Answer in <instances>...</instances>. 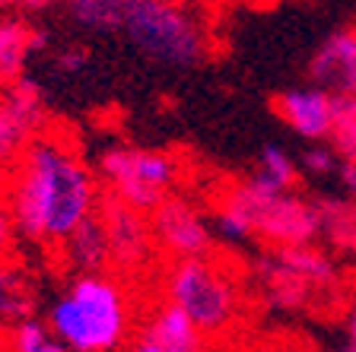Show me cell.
<instances>
[{
	"label": "cell",
	"mask_w": 356,
	"mask_h": 352,
	"mask_svg": "<svg viewBox=\"0 0 356 352\" xmlns=\"http://www.w3.org/2000/svg\"><path fill=\"white\" fill-rule=\"evenodd\" d=\"M16 232L32 242L64 244L99 210V187L86 162L64 140L44 131L3 181Z\"/></svg>",
	"instance_id": "6da1fadb"
},
{
	"label": "cell",
	"mask_w": 356,
	"mask_h": 352,
	"mask_svg": "<svg viewBox=\"0 0 356 352\" xmlns=\"http://www.w3.org/2000/svg\"><path fill=\"white\" fill-rule=\"evenodd\" d=\"M48 330L64 352H115L131 330L127 292L105 273L76 276L48 311Z\"/></svg>",
	"instance_id": "7a4b0ae2"
},
{
	"label": "cell",
	"mask_w": 356,
	"mask_h": 352,
	"mask_svg": "<svg viewBox=\"0 0 356 352\" xmlns=\"http://www.w3.org/2000/svg\"><path fill=\"white\" fill-rule=\"evenodd\" d=\"M124 32L147 58L194 67L210 54V32L188 0H127Z\"/></svg>",
	"instance_id": "3957f363"
},
{
	"label": "cell",
	"mask_w": 356,
	"mask_h": 352,
	"mask_svg": "<svg viewBox=\"0 0 356 352\" xmlns=\"http://www.w3.org/2000/svg\"><path fill=\"white\" fill-rule=\"evenodd\" d=\"M165 301L175 305L204 337L229 330L242 308L236 279L213 257L172 260L165 270Z\"/></svg>",
	"instance_id": "277c9868"
},
{
	"label": "cell",
	"mask_w": 356,
	"mask_h": 352,
	"mask_svg": "<svg viewBox=\"0 0 356 352\" xmlns=\"http://www.w3.org/2000/svg\"><path fill=\"white\" fill-rule=\"evenodd\" d=\"M99 171L115 197L149 216L169 197V187L178 178V162L169 153H156V149L111 146L102 153Z\"/></svg>",
	"instance_id": "5b68a950"
},
{
	"label": "cell",
	"mask_w": 356,
	"mask_h": 352,
	"mask_svg": "<svg viewBox=\"0 0 356 352\" xmlns=\"http://www.w3.org/2000/svg\"><path fill=\"white\" fill-rule=\"evenodd\" d=\"M42 133H44L42 89L22 76L7 92H0V171L10 175L13 165L32 146V140H38Z\"/></svg>",
	"instance_id": "8992f818"
},
{
	"label": "cell",
	"mask_w": 356,
	"mask_h": 352,
	"mask_svg": "<svg viewBox=\"0 0 356 352\" xmlns=\"http://www.w3.org/2000/svg\"><path fill=\"white\" fill-rule=\"evenodd\" d=\"M248 216H252L254 226V238H261L270 251L312 244L321 235L315 203L296 191H283L277 197L264 200Z\"/></svg>",
	"instance_id": "52a82bcc"
},
{
	"label": "cell",
	"mask_w": 356,
	"mask_h": 352,
	"mask_svg": "<svg viewBox=\"0 0 356 352\" xmlns=\"http://www.w3.org/2000/svg\"><path fill=\"white\" fill-rule=\"evenodd\" d=\"M149 228H153L156 248L169 254L172 260L213 257V235H210L200 210L178 194H169L149 213Z\"/></svg>",
	"instance_id": "ba28073f"
},
{
	"label": "cell",
	"mask_w": 356,
	"mask_h": 352,
	"mask_svg": "<svg viewBox=\"0 0 356 352\" xmlns=\"http://www.w3.org/2000/svg\"><path fill=\"white\" fill-rule=\"evenodd\" d=\"M96 219L105 228V242H108L111 267L118 270H137L153 257V228H149V216L127 206L115 194H102L99 197Z\"/></svg>",
	"instance_id": "9c48e42d"
},
{
	"label": "cell",
	"mask_w": 356,
	"mask_h": 352,
	"mask_svg": "<svg viewBox=\"0 0 356 352\" xmlns=\"http://www.w3.org/2000/svg\"><path fill=\"white\" fill-rule=\"evenodd\" d=\"M309 80L334 99H356V32L343 29L325 38L309 60Z\"/></svg>",
	"instance_id": "30bf717a"
},
{
	"label": "cell",
	"mask_w": 356,
	"mask_h": 352,
	"mask_svg": "<svg viewBox=\"0 0 356 352\" xmlns=\"http://www.w3.org/2000/svg\"><path fill=\"white\" fill-rule=\"evenodd\" d=\"M334 105H337V99L315 86L286 89V92H277L274 96L277 117L305 140H331Z\"/></svg>",
	"instance_id": "8fae6325"
},
{
	"label": "cell",
	"mask_w": 356,
	"mask_h": 352,
	"mask_svg": "<svg viewBox=\"0 0 356 352\" xmlns=\"http://www.w3.org/2000/svg\"><path fill=\"white\" fill-rule=\"evenodd\" d=\"M254 273H258V279H261V289H264L267 301L277 305V308H286V311L305 308L312 301V295H315V289H312L302 276H296V273L289 270L277 251H267L264 257H258Z\"/></svg>",
	"instance_id": "7c38bea8"
},
{
	"label": "cell",
	"mask_w": 356,
	"mask_h": 352,
	"mask_svg": "<svg viewBox=\"0 0 356 352\" xmlns=\"http://www.w3.org/2000/svg\"><path fill=\"white\" fill-rule=\"evenodd\" d=\"M140 337L153 340L163 352H204V333L169 301L159 305V311L147 321Z\"/></svg>",
	"instance_id": "4fadbf2b"
},
{
	"label": "cell",
	"mask_w": 356,
	"mask_h": 352,
	"mask_svg": "<svg viewBox=\"0 0 356 352\" xmlns=\"http://www.w3.org/2000/svg\"><path fill=\"white\" fill-rule=\"evenodd\" d=\"M64 254H67V260H70V267H76V273H83V276H99V273H105V267L111 264V254H108L102 222H99L96 216L83 222L64 242Z\"/></svg>",
	"instance_id": "5bb4252c"
},
{
	"label": "cell",
	"mask_w": 356,
	"mask_h": 352,
	"mask_svg": "<svg viewBox=\"0 0 356 352\" xmlns=\"http://www.w3.org/2000/svg\"><path fill=\"white\" fill-rule=\"evenodd\" d=\"M312 203H315L318 226L327 244L341 254H356V200L315 197Z\"/></svg>",
	"instance_id": "9a60e30c"
},
{
	"label": "cell",
	"mask_w": 356,
	"mask_h": 352,
	"mask_svg": "<svg viewBox=\"0 0 356 352\" xmlns=\"http://www.w3.org/2000/svg\"><path fill=\"white\" fill-rule=\"evenodd\" d=\"M32 32L35 26L22 19V16H7L0 19V83L22 80V70H26V60L32 51Z\"/></svg>",
	"instance_id": "2e32d148"
},
{
	"label": "cell",
	"mask_w": 356,
	"mask_h": 352,
	"mask_svg": "<svg viewBox=\"0 0 356 352\" xmlns=\"http://www.w3.org/2000/svg\"><path fill=\"white\" fill-rule=\"evenodd\" d=\"M277 254H280L283 264L296 273V276H302L305 283L315 289V292H318V289L337 286V270H334V260L321 248H315V244L283 248V251H277Z\"/></svg>",
	"instance_id": "e0dca14e"
},
{
	"label": "cell",
	"mask_w": 356,
	"mask_h": 352,
	"mask_svg": "<svg viewBox=\"0 0 356 352\" xmlns=\"http://www.w3.org/2000/svg\"><path fill=\"white\" fill-rule=\"evenodd\" d=\"M127 0H70V16L96 32L124 29Z\"/></svg>",
	"instance_id": "ac0fdd59"
},
{
	"label": "cell",
	"mask_w": 356,
	"mask_h": 352,
	"mask_svg": "<svg viewBox=\"0 0 356 352\" xmlns=\"http://www.w3.org/2000/svg\"><path fill=\"white\" fill-rule=\"evenodd\" d=\"M32 311V299L26 292V283H22V273L13 267L0 264V324H22L29 321Z\"/></svg>",
	"instance_id": "d6986e66"
},
{
	"label": "cell",
	"mask_w": 356,
	"mask_h": 352,
	"mask_svg": "<svg viewBox=\"0 0 356 352\" xmlns=\"http://www.w3.org/2000/svg\"><path fill=\"white\" fill-rule=\"evenodd\" d=\"M7 352H64V346L54 340L48 324L29 317L7 333Z\"/></svg>",
	"instance_id": "ffe728a7"
},
{
	"label": "cell",
	"mask_w": 356,
	"mask_h": 352,
	"mask_svg": "<svg viewBox=\"0 0 356 352\" xmlns=\"http://www.w3.org/2000/svg\"><path fill=\"white\" fill-rule=\"evenodd\" d=\"M331 143L343 162H356V99H337Z\"/></svg>",
	"instance_id": "44dd1931"
},
{
	"label": "cell",
	"mask_w": 356,
	"mask_h": 352,
	"mask_svg": "<svg viewBox=\"0 0 356 352\" xmlns=\"http://www.w3.org/2000/svg\"><path fill=\"white\" fill-rule=\"evenodd\" d=\"M258 171L264 178L283 187V191H293L299 181V171H296V162L289 159L280 146H264L261 149V159H258Z\"/></svg>",
	"instance_id": "7402d4cb"
},
{
	"label": "cell",
	"mask_w": 356,
	"mask_h": 352,
	"mask_svg": "<svg viewBox=\"0 0 356 352\" xmlns=\"http://www.w3.org/2000/svg\"><path fill=\"white\" fill-rule=\"evenodd\" d=\"M216 228H220L226 238H232V242L254 238V226H252V219H248V213H245L242 206L229 203V200H222L220 210H216Z\"/></svg>",
	"instance_id": "603a6c76"
},
{
	"label": "cell",
	"mask_w": 356,
	"mask_h": 352,
	"mask_svg": "<svg viewBox=\"0 0 356 352\" xmlns=\"http://www.w3.org/2000/svg\"><path fill=\"white\" fill-rule=\"evenodd\" d=\"M302 165L305 171H312V175H331V171H337V153H334V146H312L309 153L302 156Z\"/></svg>",
	"instance_id": "cb8c5ba5"
},
{
	"label": "cell",
	"mask_w": 356,
	"mask_h": 352,
	"mask_svg": "<svg viewBox=\"0 0 356 352\" xmlns=\"http://www.w3.org/2000/svg\"><path fill=\"white\" fill-rule=\"evenodd\" d=\"M86 60H89L86 48H64V51L54 58V64H58V70L64 76H74V74H80L83 67H86Z\"/></svg>",
	"instance_id": "d4e9b609"
},
{
	"label": "cell",
	"mask_w": 356,
	"mask_h": 352,
	"mask_svg": "<svg viewBox=\"0 0 356 352\" xmlns=\"http://www.w3.org/2000/svg\"><path fill=\"white\" fill-rule=\"evenodd\" d=\"M13 235H16V226H13V216H10L7 197H3V187H0V257L13 248Z\"/></svg>",
	"instance_id": "484cf974"
},
{
	"label": "cell",
	"mask_w": 356,
	"mask_h": 352,
	"mask_svg": "<svg viewBox=\"0 0 356 352\" xmlns=\"http://www.w3.org/2000/svg\"><path fill=\"white\" fill-rule=\"evenodd\" d=\"M337 178H341L343 184V191L350 194V197H356V162H343L337 165Z\"/></svg>",
	"instance_id": "4316f807"
},
{
	"label": "cell",
	"mask_w": 356,
	"mask_h": 352,
	"mask_svg": "<svg viewBox=\"0 0 356 352\" xmlns=\"http://www.w3.org/2000/svg\"><path fill=\"white\" fill-rule=\"evenodd\" d=\"M51 0H0L3 10H44Z\"/></svg>",
	"instance_id": "83f0119b"
},
{
	"label": "cell",
	"mask_w": 356,
	"mask_h": 352,
	"mask_svg": "<svg viewBox=\"0 0 356 352\" xmlns=\"http://www.w3.org/2000/svg\"><path fill=\"white\" fill-rule=\"evenodd\" d=\"M121 352H163V349H159V346H156L153 340L137 337L134 343H127V349H121Z\"/></svg>",
	"instance_id": "f1b7e54d"
},
{
	"label": "cell",
	"mask_w": 356,
	"mask_h": 352,
	"mask_svg": "<svg viewBox=\"0 0 356 352\" xmlns=\"http://www.w3.org/2000/svg\"><path fill=\"white\" fill-rule=\"evenodd\" d=\"M347 343L356 349V305L350 308V317H347Z\"/></svg>",
	"instance_id": "f546056e"
},
{
	"label": "cell",
	"mask_w": 356,
	"mask_h": 352,
	"mask_svg": "<svg viewBox=\"0 0 356 352\" xmlns=\"http://www.w3.org/2000/svg\"><path fill=\"white\" fill-rule=\"evenodd\" d=\"M337 352H356V349H353V346H350V343H343V346H341V349H337Z\"/></svg>",
	"instance_id": "4dcf8cb0"
},
{
	"label": "cell",
	"mask_w": 356,
	"mask_h": 352,
	"mask_svg": "<svg viewBox=\"0 0 356 352\" xmlns=\"http://www.w3.org/2000/svg\"><path fill=\"white\" fill-rule=\"evenodd\" d=\"M353 32H356V29H353Z\"/></svg>",
	"instance_id": "1f68e13d"
}]
</instances>
